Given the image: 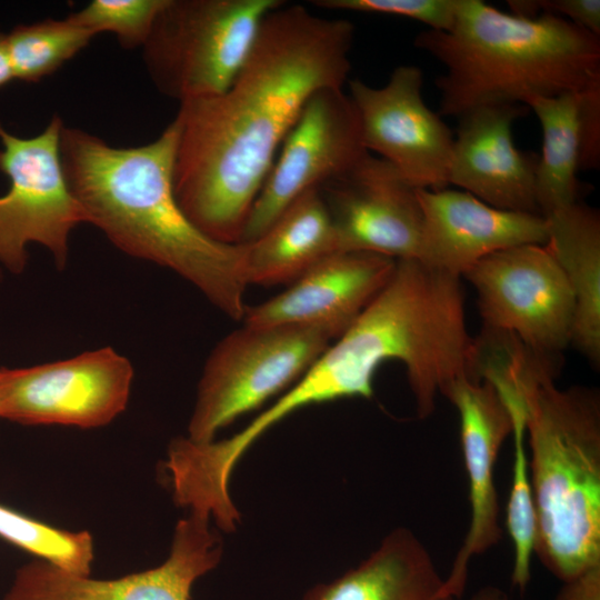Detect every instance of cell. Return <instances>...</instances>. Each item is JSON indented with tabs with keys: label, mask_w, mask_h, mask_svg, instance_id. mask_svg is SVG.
I'll list each match as a JSON object with an SVG mask.
<instances>
[{
	"label": "cell",
	"mask_w": 600,
	"mask_h": 600,
	"mask_svg": "<svg viewBox=\"0 0 600 600\" xmlns=\"http://www.w3.org/2000/svg\"><path fill=\"white\" fill-rule=\"evenodd\" d=\"M247 284L292 282L340 251L333 220L319 188L291 202L254 240L244 243Z\"/></svg>",
	"instance_id": "ffe728a7"
},
{
	"label": "cell",
	"mask_w": 600,
	"mask_h": 600,
	"mask_svg": "<svg viewBox=\"0 0 600 600\" xmlns=\"http://www.w3.org/2000/svg\"><path fill=\"white\" fill-rule=\"evenodd\" d=\"M444 397L459 413L471 510L469 530L442 588L448 598L454 599L464 591L471 559L502 538L494 466L504 439L512 432V419L500 392L487 379L460 378Z\"/></svg>",
	"instance_id": "9a60e30c"
},
{
	"label": "cell",
	"mask_w": 600,
	"mask_h": 600,
	"mask_svg": "<svg viewBox=\"0 0 600 600\" xmlns=\"http://www.w3.org/2000/svg\"><path fill=\"white\" fill-rule=\"evenodd\" d=\"M552 358L517 339L493 353L489 373L519 397L530 448L534 553L562 582L600 564V397L554 384Z\"/></svg>",
	"instance_id": "3957f363"
},
{
	"label": "cell",
	"mask_w": 600,
	"mask_h": 600,
	"mask_svg": "<svg viewBox=\"0 0 600 600\" xmlns=\"http://www.w3.org/2000/svg\"><path fill=\"white\" fill-rule=\"evenodd\" d=\"M557 600H600V564L563 582Z\"/></svg>",
	"instance_id": "f546056e"
},
{
	"label": "cell",
	"mask_w": 600,
	"mask_h": 600,
	"mask_svg": "<svg viewBox=\"0 0 600 600\" xmlns=\"http://www.w3.org/2000/svg\"><path fill=\"white\" fill-rule=\"evenodd\" d=\"M167 0H92L68 16L94 36L113 33L126 49L142 48Z\"/></svg>",
	"instance_id": "484cf974"
},
{
	"label": "cell",
	"mask_w": 600,
	"mask_h": 600,
	"mask_svg": "<svg viewBox=\"0 0 600 600\" xmlns=\"http://www.w3.org/2000/svg\"><path fill=\"white\" fill-rule=\"evenodd\" d=\"M423 216L418 260L462 277L494 252L521 244H546L540 214L497 209L466 191L417 189Z\"/></svg>",
	"instance_id": "e0dca14e"
},
{
	"label": "cell",
	"mask_w": 600,
	"mask_h": 600,
	"mask_svg": "<svg viewBox=\"0 0 600 600\" xmlns=\"http://www.w3.org/2000/svg\"><path fill=\"white\" fill-rule=\"evenodd\" d=\"M470 600H509V598L501 588L486 586L479 589Z\"/></svg>",
	"instance_id": "1f68e13d"
},
{
	"label": "cell",
	"mask_w": 600,
	"mask_h": 600,
	"mask_svg": "<svg viewBox=\"0 0 600 600\" xmlns=\"http://www.w3.org/2000/svg\"><path fill=\"white\" fill-rule=\"evenodd\" d=\"M390 360L404 364L419 418L432 414L458 379L480 381L460 277L397 260L386 286L309 372L331 401L371 398L374 373Z\"/></svg>",
	"instance_id": "277c9868"
},
{
	"label": "cell",
	"mask_w": 600,
	"mask_h": 600,
	"mask_svg": "<svg viewBox=\"0 0 600 600\" xmlns=\"http://www.w3.org/2000/svg\"><path fill=\"white\" fill-rule=\"evenodd\" d=\"M280 0H167L143 44L154 87L179 103L231 84Z\"/></svg>",
	"instance_id": "8992f818"
},
{
	"label": "cell",
	"mask_w": 600,
	"mask_h": 600,
	"mask_svg": "<svg viewBox=\"0 0 600 600\" xmlns=\"http://www.w3.org/2000/svg\"><path fill=\"white\" fill-rule=\"evenodd\" d=\"M0 538L76 576H89L93 539L88 531L54 528L0 504Z\"/></svg>",
	"instance_id": "d4e9b609"
},
{
	"label": "cell",
	"mask_w": 600,
	"mask_h": 600,
	"mask_svg": "<svg viewBox=\"0 0 600 600\" xmlns=\"http://www.w3.org/2000/svg\"><path fill=\"white\" fill-rule=\"evenodd\" d=\"M14 80V73L10 61L6 33L0 32V88Z\"/></svg>",
	"instance_id": "4dcf8cb0"
},
{
	"label": "cell",
	"mask_w": 600,
	"mask_h": 600,
	"mask_svg": "<svg viewBox=\"0 0 600 600\" xmlns=\"http://www.w3.org/2000/svg\"><path fill=\"white\" fill-rule=\"evenodd\" d=\"M463 277L473 286L483 329L516 337L553 357L571 343L574 297L546 244H521L481 259Z\"/></svg>",
	"instance_id": "9c48e42d"
},
{
	"label": "cell",
	"mask_w": 600,
	"mask_h": 600,
	"mask_svg": "<svg viewBox=\"0 0 600 600\" xmlns=\"http://www.w3.org/2000/svg\"><path fill=\"white\" fill-rule=\"evenodd\" d=\"M63 126L56 114L42 132L21 138L0 122V171L10 181L0 196V263L12 273L23 272L30 242L46 247L57 269H64L70 234L87 223L62 166Z\"/></svg>",
	"instance_id": "ba28073f"
},
{
	"label": "cell",
	"mask_w": 600,
	"mask_h": 600,
	"mask_svg": "<svg viewBox=\"0 0 600 600\" xmlns=\"http://www.w3.org/2000/svg\"><path fill=\"white\" fill-rule=\"evenodd\" d=\"M397 260L337 251L304 271L283 292L246 308L244 324L326 326L341 336L390 279Z\"/></svg>",
	"instance_id": "ac0fdd59"
},
{
	"label": "cell",
	"mask_w": 600,
	"mask_h": 600,
	"mask_svg": "<svg viewBox=\"0 0 600 600\" xmlns=\"http://www.w3.org/2000/svg\"><path fill=\"white\" fill-rule=\"evenodd\" d=\"M529 110L520 103L493 104L458 118L449 183L497 209L541 216L536 197L539 154L520 151L512 139V123Z\"/></svg>",
	"instance_id": "2e32d148"
},
{
	"label": "cell",
	"mask_w": 600,
	"mask_h": 600,
	"mask_svg": "<svg viewBox=\"0 0 600 600\" xmlns=\"http://www.w3.org/2000/svg\"><path fill=\"white\" fill-rule=\"evenodd\" d=\"M319 190L333 220L340 251L418 259L423 216L417 188L388 161L368 152Z\"/></svg>",
	"instance_id": "5bb4252c"
},
{
	"label": "cell",
	"mask_w": 600,
	"mask_h": 600,
	"mask_svg": "<svg viewBox=\"0 0 600 600\" xmlns=\"http://www.w3.org/2000/svg\"><path fill=\"white\" fill-rule=\"evenodd\" d=\"M508 4L516 16L532 19L541 13H551L600 38L599 0H513Z\"/></svg>",
	"instance_id": "83f0119b"
},
{
	"label": "cell",
	"mask_w": 600,
	"mask_h": 600,
	"mask_svg": "<svg viewBox=\"0 0 600 600\" xmlns=\"http://www.w3.org/2000/svg\"><path fill=\"white\" fill-rule=\"evenodd\" d=\"M210 522L209 517L189 511L176 526L163 563L118 579L76 576L32 561L17 570L3 600H190L193 583L222 557L221 537Z\"/></svg>",
	"instance_id": "4fadbf2b"
},
{
	"label": "cell",
	"mask_w": 600,
	"mask_h": 600,
	"mask_svg": "<svg viewBox=\"0 0 600 600\" xmlns=\"http://www.w3.org/2000/svg\"><path fill=\"white\" fill-rule=\"evenodd\" d=\"M133 368L112 347L29 368L0 369V418L97 428L127 407Z\"/></svg>",
	"instance_id": "30bf717a"
},
{
	"label": "cell",
	"mask_w": 600,
	"mask_h": 600,
	"mask_svg": "<svg viewBox=\"0 0 600 600\" xmlns=\"http://www.w3.org/2000/svg\"><path fill=\"white\" fill-rule=\"evenodd\" d=\"M423 74L417 66L394 68L388 82L373 88L350 80L368 152L392 164L417 189L438 191L449 184L451 129L422 99Z\"/></svg>",
	"instance_id": "7c38bea8"
},
{
	"label": "cell",
	"mask_w": 600,
	"mask_h": 600,
	"mask_svg": "<svg viewBox=\"0 0 600 600\" xmlns=\"http://www.w3.org/2000/svg\"><path fill=\"white\" fill-rule=\"evenodd\" d=\"M580 131L579 170L600 166V76L578 92Z\"/></svg>",
	"instance_id": "f1b7e54d"
},
{
	"label": "cell",
	"mask_w": 600,
	"mask_h": 600,
	"mask_svg": "<svg viewBox=\"0 0 600 600\" xmlns=\"http://www.w3.org/2000/svg\"><path fill=\"white\" fill-rule=\"evenodd\" d=\"M316 7L409 18L432 30H449L456 18L458 0H316Z\"/></svg>",
	"instance_id": "4316f807"
},
{
	"label": "cell",
	"mask_w": 600,
	"mask_h": 600,
	"mask_svg": "<svg viewBox=\"0 0 600 600\" xmlns=\"http://www.w3.org/2000/svg\"><path fill=\"white\" fill-rule=\"evenodd\" d=\"M512 419L513 464L512 481L507 506V528L513 544L511 580L523 591L530 580L531 559L536 544V510L529 472V460L524 447V417L520 399L503 398Z\"/></svg>",
	"instance_id": "cb8c5ba5"
},
{
	"label": "cell",
	"mask_w": 600,
	"mask_h": 600,
	"mask_svg": "<svg viewBox=\"0 0 600 600\" xmlns=\"http://www.w3.org/2000/svg\"><path fill=\"white\" fill-rule=\"evenodd\" d=\"M414 46L447 69L434 82L440 117L578 92L600 76L599 37L551 13L522 18L481 0H458L452 27L421 31Z\"/></svg>",
	"instance_id": "5b68a950"
},
{
	"label": "cell",
	"mask_w": 600,
	"mask_h": 600,
	"mask_svg": "<svg viewBox=\"0 0 600 600\" xmlns=\"http://www.w3.org/2000/svg\"><path fill=\"white\" fill-rule=\"evenodd\" d=\"M0 279H1V273H0Z\"/></svg>",
	"instance_id": "d6a6232c"
},
{
	"label": "cell",
	"mask_w": 600,
	"mask_h": 600,
	"mask_svg": "<svg viewBox=\"0 0 600 600\" xmlns=\"http://www.w3.org/2000/svg\"><path fill=\"white\" fill-rule=\"evenodd\" d=\"M178 134L173 119L152 142L114 147L83 129L63 126L66 179L87 223L114 247L171 269L238 320L246 311V244L207 237L179 207L173 190Z\"/></svg>",
	"instance_id": "7a4b0ae2"
},
{
	"label": "cell",
	"mask_w": 600,
	"mask_h": 600,
	"mask_svg": "<svg viewBox=\"0 0 600 600\" xmlns=\"http://www.w3.org/2000/svg\"><path fill=\"white\" fill-rule=\"evenodd\" d=\"M339 334L326 326H250L224 337L203 367L188 426L209 442L241 414L297 382Z\"/></svg>",
	"instance_id": "52a82bcc"
},
{
	"label": "cell",
	"mask_w": 600,
	"mask_h": 600,
	"mask_svg": "<svg viewBox=\"0 0 600 600\" xmlns=\"http://www.w3.org/2000/svg\"><path fill=\"white\" fill-rule=\"evenodd\" d=\"M578 92L534 97L526 102L536 113L542 130V151L536 172V197L543 218L578 202Z\"/></svg>",
	"instance_id": "7402d4cb"
},
{
	"label": "cell",
	"mask_w": 600,
	"mask_h": 600,
	"mask_svg": "<svg viewBox=\"0 0 600 600\" xmlns=\"http://www.w3.org/2000/svg\"><path fill=\"white\" fill-rule=\"evenodd\" d=\"M547 248L574 297L571 343L593 367L600 363V217L576 202L544 218Z\"/></svg>",
	"instance_id": "44dd1931"
},
{
	"label": "cell",
	"mask_w": 600,
	"mask_h": 600,
	"mask_svg": "<svg viewBox=\"0 0 600 600\" xmlns=\"http://www.w3.org/2000/svg\"><path fill=\"white\" fill-rule=\"evenodd\" d=\"M366 153L350 96L338 87L317 90L284 138L240 243L254 240L297 198L340 176Z\"/></svg>",
	"instance_id": "8fae6325"
},
{
	"label": "cell",
	"mask_w": 600,
	"mask_h": 600,
	"mask_svg": "<svg viewBox=\"0 0 600 600\" xmlns=\"http://www.w3.org/2000/svg\"><path fill=\"white\" fill-rule=\"evenodd\" d=\"M93 37L69 17L16 26L6 33L14 79L41 81L83 50Z\"/></svg>",
	"instance_id": "603a6c76"
},
{
	"label": "cell",
	"mask_w": 600,
	"mask_h": 600,
	"mask_svg": "<svg viewBox=\"0 0 600 600\" xmlns=\"http://www.w3.org/2000/svg\"><path fill=\"white\" fill-rule=\"evenodd\" d=\"M354 26L281 4L222 93L180 103L173 190L207 237L240 243L253 202L308 99L343 88Z\"/></svg>",
	"instance_id": "6da1fadb"
},
{
	"label": "cell",
	"mask_w": 600,
	"mask_h": 600,
	"mask_svg": "<svg viewBox=\"0 0 600 600\" xmlns=\"http://www.w3.org/2000/svg\"><path fill=\"white\" fill-rule=\"evenodd\" d=\"M430 552L407 528L388 533L358 567L310 588L301 600H453Z\"/></svg>",
	"instance_id": "d6986e66"
}]
</instances>
